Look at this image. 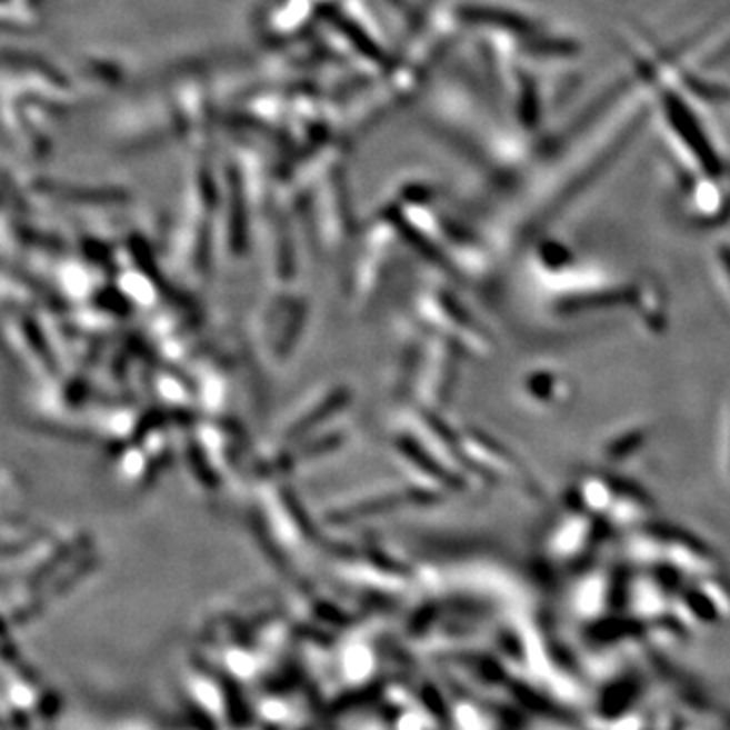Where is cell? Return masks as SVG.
Listing matches in <instances>:
<instances>
[{
	"mask_svg": "<svg viewBox=\"0 0 730 730\" xmlns=\"http://www.w3.org/2000/svg\"><path fill=\"white\" fill-rule=\"evenodd\" d=\"M729 457H730V454H729Z\"/></svg>",
	"mask_w": 730,
	"mask_h": 730,
	"instance_id": "obj_1",
	"label": "cell"
}]
</instances>
